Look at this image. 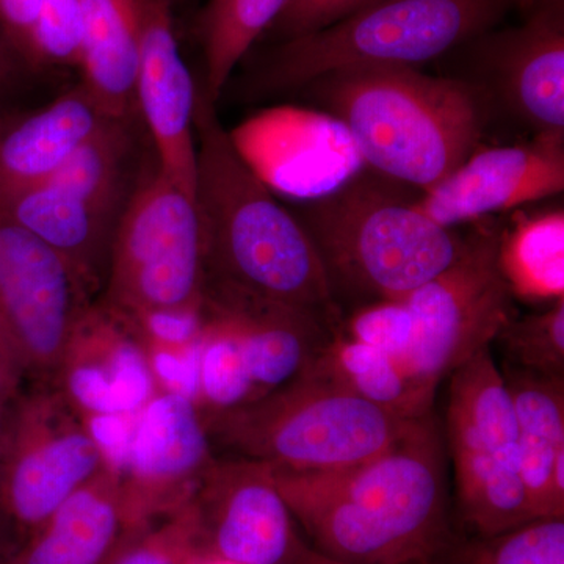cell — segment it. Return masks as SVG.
<instances>
[{
    "instance_id": "cell-24",
    "label": "cell",
    "mask_w": 564,
    "mask_h": 564,
    "mask_svg": "<svg viewBox=\"0 0 564 564\" xmlns=\"http://www.w3.org/2000/svg\"><path fill=\"white\" fill-rule=\"evenodd\" d=\"M82 87L113 120L140 117L139 51L126 0H82Z\"/></svg>"
},
{
    "instance_id": "cell-11",
    "label": "cell",
    "mask_w": 564,
    "mask_h": 564,
    "mask_svg": "<svg viewBox=\"0 0 564 564\" xmlns=\"http://www.w3.org/2000/svg\"><path fill=\"white\" fill-rule=\"evenodd\" d=\"M181 510L207 563L299 564L311 547L265 464L215 458Z\"/></svg>"
},
{
    "instance_id": "cell-10",
    "label": "cell",
    "mask_w": 564,
    "mask_h": 564,
    "mask_svg": "<svg viewBox=\"0 0 564 564\" xmlns=\"http://www.w3.org/2000/svg\"><path fill=\"white\" fill-rule=\"evenodd\" d=\"M109 467L84 417L52 384L33 383L0 432V510L25 533Z\"/></svg>"
},
{
    "instance_id": "cell-14",
    "label": "cell",
    "mask_w": 564,
    "mask_h": 564,
    "mask_svg": "<svg viewBox=\"0 0 564 564\" xmlns=\"http://www.w3.org/2000/svg\"><path fill=\"white\" fill-rule=\"evenodd\" d=\"M51 384L84 417L133 419L161 392L135 322L99 299L70 334Z\"/></svg>"
},
{
    "instance_id": "cell-33",
    "label": "cell",
    "mask_w": 564,
    "mask_h": 564,
    "mask_svg": "<svg viewBox=\"0 0 564 564\" xmlns=\"http://www.w3.org/2000/svg\"><path fill=\"white\" fill-rule=\"evenodd\" d=\"M337 333L389 352L403 364L413 343V317L403 302L370 304L344 317Z\"/></svg>"
},
{
    "instance_id": "cell-39",
    "label": "cell",
    "mask_w": 564,
    "mask_h": 564,
    "mask_svg": "<svg viewBox=\"0 0 564 564\" xmlns=\"http://www.w3.org/2000/svg\"><path fill=\"white\" fill-rule=\"evenodd\" d=\"M22 61L20 54L13 50V46L0 31V96L10 91V88L17 84L18 74H20ZM28 66V65H25Z\"/></svg>"
},
{
    "instance_id": "cell-12",
    "label": "cell",
    "mask_w": 564,
    "mask_h": 564,
    "mask_svg": "<svg viewBox=\"0 0 564 564\" xmlns=\"http://www.w3.org/2000/svg\"><path fill=\"white\" fill-rule=\"evenodd\" d=\"M93 302L95 295L61 252L0 212V315L33 383L51 384Z\"/></svg>"
},
{
    "instance_id": "cell-18",
    "label": "cell",
    "mask_w": 564,
    "mask_h": 564,
    "mask_svg": "<svg viewBox=\"0 0 564 564\" xmlns=\"http://www.w3.org/2000/svg\"><path fill=\"white\" fill-rule=\"evenodd\" d=\"M563 191L564 135H534L529 143L478 148L415 204L452 229Z\"/></svg>"
},
{
    "instance_id": "cell-3",
    "label": "cell",
    "mask_w": 564,
    "mask_h": 564,
    "mask_svg": "<svg viewBox=\"0 0 564 564\" xmlns=\"http://www.w3.org/2000/svg\"><path fill=\"white\" fill-rule=\"evenodd\" d=\"M300 93L344 126L364 165L417 193L480 148L491 110L474 82L411 66L337 70Z\"/></svg>"
},
{
    "instance_id": "cell-9",
    "label": "cell",
    "mask_w": 564,
    "mask_h": 564,
    "mask_svg": "<svg viewBox=\"0 0 564 564\" xmlns=\"http://www.w3.org/2000/svg\"><path fill=\"white\" fill-rule=\"evenodd\" d=\"M496 226L467 237L466 251L445 272L403 299L413 317V343L403 366L436 392L444 378L473 359L514 317V295L499 267Z\"/></svg>"
},
{
    "instance_id": "cell-6",
    "label": "cell",
    "mask_w": 564,
    "mask_h": 564,
    "mask_svg": "<svg viewBox=\"0 0 564 564\" xmlns=\"http://www.w3.org/2000/svg\"><path fill=\"white\" fill-rule=\"evenodd\" d=\"M413 421L306 370L284 388L204 423L214 448L226 454L274 470L318 473L373 458Z\"/></svg>"
},
{
    "instance_id": "cell-2",
    "label": "cell",
    "mask_w": 564,
    "mask_h": 564,
    "mask_svg": "<svg viewBox=\"0 0 564 564\" xmlns=\"http://www.w3.org/2000/svg\"><path fill=\"white\" fill-rule=\"evenodd\" d=\"M195 203L202 218L204 288L276 304L317 318L334 333L344 321L313 242L223 128L217 104L196 84Z\"/></svg>"
},
{
    "instance_id": "cell-32",
    "label": "cell",
    "mask_w": 564,
    "mask_h": 564,
    "mask_svg": "<svg viewBox=\"0 0 564 564\" xmlns=\"http://www.w3.org/2000/svg\"><path fill=\"white\" fill-rule=\"evenodd\" d=\"M82 0H41L33 68H79Z\"/></svg>"
},
{
    "instance_id": "cell-41",
    "label": "cell",
    "mask_w": 564,
    "mask_h": 564,
    "mask_svg": "<svg viewBox=\"0 0 564 564\" xmlns=\"http://www.w3.org/2000/svg\"><path fill=\"white\" fill-rule=\"evenodd\" d=\"M299 564H343L333 562V560L326 558V556H323L318 554V552H315L313 547H310V551L306 552V555L303 556L302 562Z\"/></svg>"
},
{
    "instance_id": "cell-31",
    "label": "cell",
    "mask_w": 564,
    "mask_h": 564,
    "mask_svg": "<svg viewBox=\"0 0 564 564\" xmlns=\"http://www.w3.org/2000/svg\"><path fill=\"white\" fill-rule=\"evenodd\" d=\"M191 524L177 510L122 532L102 564H198Z\"/></svg>"
},
{
    "instance_id": "cell-36",
    "label": "cell",
    "mask_w": 564,
    "mask_h": 564,
    "mask_svg": "<svg viewBox=\"0 0 564 564\" xmlns=\"http://www.w3.org/2000/svg\"><path fill=\"white\" fill-rule=\"evenodd\" d=\"M202 343L203 339L181 350L147 345L151 369L161 391L181 393L196 402Z\"/></svg>"
},
{
    "instance_id": "cell-4",
    "label": "cell",
    "mask_w": 564,
    "mask_h": 564,
    "mask_svg": "<svg viewBox=\"0 0 564 564\" xmlns=\"http://www.w3.org/2000/svg\"><path fill=\"white\" fill-rule=\"evenodd\" d=\"M413 192L361 170L296 212L340 311L402 302L466 251L467 239L426 217Z\"/></svg>"
},
{
    "instance_id": "cell-16",
    "label": "cell",
    "mask_w": 564,
    "mask_h": 564,
    "mask_svg": "<svg viewBox=\"0 0 564 564\" xmlns=\"http://www.w3.org/2000/svg\"><path fill=\"white\" fill-rule=\"evenodd\" d=\"M229 137L267 187L307 202L340 187L364 166L344 126L323 111L274 107Z\"/></svg>"
},
{
    "instance_id": "cell-25",
    "label": "cell",
    "mask_w": 564,
    "mask_h": 564,
    "mask_svg": "<svg viewBox=\"0 0 564 564\" xmlns=\"http://www.w3.org/2000/svg\"><path fill=\"white\" fill-rule=\"evenodd\" d=\"M310 370L397 417L421 419L433 413L436 392L414 380L395 356L343 334H334Z\"/></svg>"
},
{
    "instance_id": "cell-43",
    "label": "cell",
    "mask_w": 564,
    "mask_h": 564,
    "mask_svg": "<svg viewBox=\"0 0 564 564\" xmlns=\"http://www.w3.org/2000/svg\"><path fill=\"white\" fill-rule=\"evenodd\" d=\"M177 2H184V0H176V3H177Z\"/></svg>"
},
{
    "instance_id": "cell-8",
    "label": "cell",
    "mask_w": 564,
    "mask_h": 564,
    "mask_svg": "<svg viewBox=\"0 0 564 564\" xmlns=\"http://www.w3.org/2000/svg\"><path fill=\"white\" fill-rule=\"evenodd\" d=\"M444 443L464 522L478 538L533 521L522 481L518 425L502 370L485 348L448 377Z\"/></svg>"
},
{
    "instance_id": "cell-1",
    "label": "cell",
    "mask_w": 564,
    "mask_h": 564,
    "mask_svg": "<svg viewBox=\"0 0 564 564\" xmlns=\"http://www.w3.org/2000/svg\"><path fill=\"white\" fill-rule=\"evenodd\" d=\"M272 473L296 527L333 562L432 564L451 547L447 452L433 413L356 466Z\"/></svg>"
},
{
    "instance_id": "cell-35",
    "label": "cell",
    "mask_w": 564,
    "mask_h": 564,
    "mask_svg": "<svg viewBox=\"0 0 564 564\" xmlns=\"http://www.w3.org/2000/svg\"><path fill=\"white\" fill-rule=\"evenodd\" d=\"M132 318L147 345L173 350L199 343L206 329L202 307L191 311H155Z\"/></svg>"
},
{
    "instance_id": "cell-40",
    "label": "cell",
    "mask_w": 564,
    "mask_h": 564,
    "mask_svg": "<svg viewBox=\"0 0 564 564\" xmlns=\"http://www.w3.org/2000/svg\"><path fill=\"white\" fill-rule=\"evenodd\" d=\"M513 9H519L525 18L532 17L538 11L563 9L564 0H510Z\"/></svg>"
},
{
    "instance_id": "cell-19",
    "label": "cell",
    "mask_w": 564,
    "mask_h": 564,
    "mask_svg": "<svg viewBox=\"0 0 564 564\" xmlns=\"http://www.w3.org/2000/svg\"><path fill=\"white\" fill-rule=\"evenodd\" d=\"M202 311L236 334L261 397L302 377L336 334L311 315L218 289L204 288Z\"/></svg>"
},
{
    "instance_id": "cell-27",
    "label": "cell",
    "mask_w": 564,
    "mask_h": 564,
    "mask_svg": "<svg viewBox=\"0 0 564 564\" xmlns=\"http://www.w3.org/2000/svg\"><path fill=\"white\" fill-rule=\"evenodd\" d=\"M499 267L514 296L532 302L564 299V210L519 217L499 236Z\"/></svg>"
},
{
    "instance_id": "cell-22",
    "label": "cell",
    "mask_w": 564,
    "mask_h": 564,
    "mask_svg": "<svg viewBox=\"0 0 564 564\" xmlns=\"http://www.w3.org/2000/svg\"><path fill=\"white\" fill-rule=\"evenodd\" d=\"M124 530L121 478L106 467L29 533L3 564H102Z\"/></svg>"
},
{
    "instance_id": "cell-13",
    "label": "cell",
    "mask_w": 564,
    "mask_h": 564,
    "mask_svg": "<svg viewBox=\"0 0 564 564\" xmlns=\"http://www.w3.org/2000/svg\"><path fill=\"white\" fill-rule=\"evenodd\" d=\"M198 404L161 391L133 417L120 474L126 529L180 510L217 456Z\"/></svg>"
},
{
    "instance_id": "cell-30",
    "label": "cell",
    "mask_w": 564,
    "mask_h": 564,
    "mask_svg": "<svg viewBox=\"0 0 564 564\" xmlns=\"http://www.w3.org/2000/svg\"><path fill=\"white\" fill-rule=\"evenodd\" d=\"M463 564H564V518L533 519L496 536L478 538Z\"/></svg>"
},
{
    "instance_id": "cell-7",
    "label": "cell",
    "mask_w": 564,
    "mask_h": 564,
    "mask_svg": "<svg viewBox=\"0 0 564 564\" xmlns=\"http://www.w3.org/2000/svg\"><path fill=\"white\" fill-rule=\"evenodd\" d=\"M204 262L195 198L166 180L152 152L118 223L99 300L131 317L199 310Z\"/></svg>"
},
{
    "instance_id": "cell-29",
    "label": "cell",
    "mask_w": 564,
    "mask_h": 564,
    "mask_svg": "<svg viewBox=\"0 0 564 564\" xmlns=\"http://www.w3.org/2000/svg\"><path fill=\"white\" fill-rule=\"evenodd\" d=\"M496 340L508 356L505 366L564 377V299L543 313L514 315Z\"/></svg>"
},
{
    "instance_id": "cell-21",
    "label": "cell",
    "mask_w": 564,
    "mask_h": 564,
    "mask_svg": "<svg viewBox=\"0 0 564 564\" xmlns=\"http://www.w3.org/2000/svg\"><path fill=\"white\" fill-rule=\"evenodd\" d=\"M111 121L79 84L47 106L0 126V198L51 180Z\"/></svg>"
},
{
    "instance_id": "cell-20",
    "label": "cell",
    "mask_w": 564,
    "mask_h": 564,
    "mask_svg": "<svg viewBox=\"0 0 564 564\" xmlns=\"http://www.w3.org/2000/svg\"><path fill=\"white\" fill-rule=\"evenodd\" d=\"M124 209L52 182L0 198V212L61 252L95 296L102 292Z\"/></svg>"
},
{
    "instance_id": "cell-26",
    "label": "cell",
    "mask_w": 564,
    "mask_h": 564,
    "mask_svg": "<svg viewBox=\"0 0 564 564\" xmlns=\"http://www.w3.org/2000/svg\"><path fill=\"white\" fill-rule=\"evenodd\" d=\"M291 0H209L198 20L204 77L198 87L212 102L220 101L234 70Z\"/></svg>"
},
{
    "instance_id": "cell-34",
    "label": "cell",
    "mask_w": 564,
    "mask_h": 564,
    "mask_svg": "<svg viewBox=\"0 0 564 564\" xmlns=\"http://www.w3.org/2000/svg\"><path fill=\"white\" fill-rule=\"evenodd\" d=\"M377 0H291L262 36L270 44L328 28Z\"/></svg>"
},
{
    "instance_id": "cell-42",
    "label": "cell",
    "mask_w": 564,
    "mask_h": 564,
    "mask_svg": "<svg viewBox=\"0 0 564 564\" xmlns=\"http://www.w3.org/2000/svg\"><path fill=\"white\" fill-rule=\"evenodd\" d=\"M198 564H214V563H207V562H204V560H199Z\"/></svg>"
},
{
    "instance_id": "cell-15",
    "label": "cell",
    "mask_w": 564,
    "mask_h": 564,
    "mask_svg": "<svg viewBox=\"0 0 564 564\" xmlns=\"http://www.w3.org/2000/svg\"><path fill=\"white\" fill-rule=\"evenodd\" d=\"M139 51V110L162 173L195 198L196 82L174 32L176 0H126Z\"/></svg>"
},
{
    "instance_id": "cell-17",
    "label": "cell",
    "mask_w": 564,
    "mask_h": 564,
    "mask_svg": "<svg viewBox=\"0 0 564 564\" xmlns=\"http://www.w3.org/2000/svg\"><path fill=\"white\" fill-rule=\"evenodd\" d=\"M478 88L534 135H564V7L469 41Z\"/></svg>"
},
{
    "instance_id": "cell-23",
    "label": "cell",
    "mask_w": 564,
    "mask_h": 564,
    "mask_svg": "<svg viewBox=\"0 0 564 564\" xmlns=\"http://www.w3.org/2000/svg\"><path fill=\"white\" fill-rule=\"evenodd\" d=\"M502 375L513 403L522 481L533 518H564L552 492L555 464L564 458V377L511 366H505Z\"/></svg>"
},
{
    "instance_id": "cell-5",
    "label": "cell",
    "mask_w": 564,
    "mask_h": 564,
    "mask_svg": "<svg viewBox=\"0 0 564 564\" xmlns=\"http://www.w3.org/2000/svg\"><path fill=\"white\" fill-rule=\"evenodd\" d=\"M510 0H377L321 31L270 44L237 80L248 102L300 93L337 70L411 66L492 31Z\"/></svg>"
},
{
    "instance_id": "cell-37",
    "label": "cell",
    "mask_w": 564,
    "mask_h": 564,
    "mask_svg": "<svg viewBox=\"0 0 564 564\" xmlns=\"http://www.w3.org/2000/svg\"><path fill=\"white\" fill-rule=\"evenodd\" d=\"M40 3L41 0H0V31L31 68Z\"/></svg>"
},
{
    "instance_id": "cell-38",
    "label": "cell",
    "mask_w": 564,
    "mask_h": 564,
    "mask_svg": "<svg viewBox=\"0 0 564 564\" xmlns=\"http://www.w3.org/2000/svg\"><path fill=\"white\" fill-rule=\"evenodd\" d=\"M29 378L20 348L0 315V432L7 413L20 397L22 381Z\"/></svg>"
},
{
    "instance_id": "cell-28",
    "label": "cell",
    "mask_w": 564,
    "mask_h": 564,
    "mask_svg": "<svg viewBox=\"0 0 564 564\" xmlns=\"http://www.w3.org/2000/svg\"><path fill=\"white\" fill-rule=\"evenodd\" d=\"M204 322L196 404L206 421L239 410L261 395L252 383L236 334L210 318L204 317Z\"/></svg>"
}]
</instances>
